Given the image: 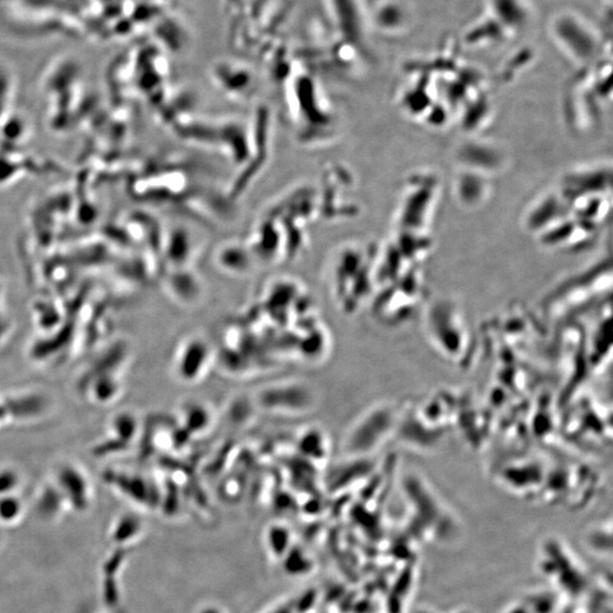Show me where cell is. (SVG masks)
I'll use <instances>...</instances> for the list:
<instances>
[{
    "label": "cell",
    "instance_id": "6da1fadb",
    "mask_svg": "<svg viewBox=\"0 0 613 613\" xmlns=\"http://www.w3.org/2000/svg\"><path fill=\"white\" fill-rule=\"evenodd\" d=\"M260 403L262 407L278 412H306L312 407L313 395L306 385L281 384L262 391Z\"/></svg>",
    "mask_w": 613,
    "mask_h": 613
},
{
    "label": "cell",
    "instance_id": "7a4b0ae2",
    "mask_svg": "<svg viewBox=\"0 0 613 613\" xmlns=\"http://www.w3.org/2000/svg\"><path fill=\"white\" fill-rule=\"evenodd\" d=\"M211 359L209 345L200 338H191L179 349L177 372L179 379L193 383L202 379L209 370Z\"/></svg>",
    "mask_w": 613,
    "mask_h": 613
}]
</instances>
